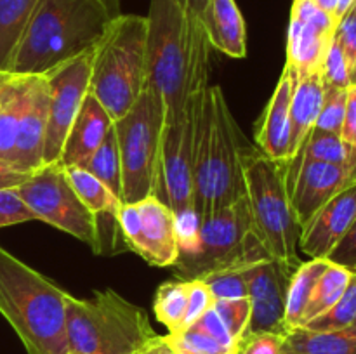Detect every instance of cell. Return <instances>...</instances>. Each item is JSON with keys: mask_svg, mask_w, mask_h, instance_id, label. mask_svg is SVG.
Wrapping results in <instances>:
<instances>
[{"mask_svg": "<svg viewBox=\"0 0 356 354\" xmlns=\"http://www.w3.org/2000/svg\"><path fill=\"white\" fill-rule=\"evenodd\" d=\"M351 9H353L355 12H356V0H355V3H353V7H351Z\"/></svg>", "mask_w": 356, "mask_h": 354, "instance_id": "cell-52", "label": "cell"}, {"mask_svg": "<svg viewBox=\"0 0 356 354\" xmlns=\"http://www.w3.org/2000/svg\"><path fill=\"white\" fill-rule=\"evenodd\" d=\"M327 266H329L327 259H312L299 264V267L292 274L291 285H289L287 307H285V323L289 330L302 326V316H305L313 288Z\"/></svg>", "mask_w": 356, "mask_h": 354, "instance_id": "cell-26", "label": "cell"}, {"mask_svg": "<svg viewBox=\"0 0 356 354\" xmlns=\"http://www.w3.org/2000/svg\"><path fill=\"white\" fill-rule=\"evenodd\" d=\"M49 83L45 75H31L26 103L21 113L14 146L13 163L24 170H37L44 165V142L47 128Z\"/></svg>", "mask_w": 356, "mask_h": 354, "instance_id": "cell-17", "label": "cell"}, {"mask_svg": "<svg viewBox=\"0 0 356 354\" xmlns=\"http://www.w3.org/2000/svg\"><path fill=\"white\" fill-rule=\"evenodd\" d=\"M284 351L291 354H356V333L350 330L313 332L301 326L285 335Z\"/></svg>", "mask_w": 356, "mask_h": 354, "instance_id": "cell-24", "label": "cell"}, {"mask_svg": "<svg viewBox=\"0 0 356 354\" xmlns=\"http://www.w3.org/2000/svg\"><path fill=\"white\" fill-rule=\"evenodd\" d=\"M334 40L339 44L348 66L353 75L356 68V12L353 9L348 10L339 21H337L336 31H334Z\"/></svg>", "mask_w": 356, "mask_h": 354, "instance_id": "cell-39", "label": "cell"}, {"mask_svg": "<svg viewBox=\"0 0 356 354\" xmlns=\"http://www.w3.org/2000/svg\"><path fill=\"white\" fill-rule=\"evenodd\" d=\"M35 221L54 226L59 231L87 243L96 253H103V231L96 215L82 203L73 189L65 167L47 163L33 170L16 187Z\"/></svg>", "mask_w": 356, "mask_h": 354, "instance_id": "cell-9", "label": "cell"}, {"mask_svg": "<svg viewBox=\"0 0 356 354\" xmlns=\"http://www.w3.org/2000/svg\"><path fill=\"white\" fill-rule=\"evenodd\" d=\"M145 87L165 104L167 121L184 115L193 30L176 0H149Z\"/></svg>", "mask_w": 356, "mask_h": 354, "instance_id": "cell-7", "label": "cell"}, {"mask_svg": "<svg viewBox=\"0 0 356 354\" xmlns=\"http://www.w3.org/2000/svg\"><path fill=\"white\" fill-rule=\"evenodd\" d=\"M146 16L122 14L94 49L89 92L110 117H124L145 89Z\"/></svg>", "mask_w": 356, "mask_h": 354, "instance_id": "cell-4", "label": "cell"}, {"mask_svg": "<svg viewBox=\"0 0 356 354\" xmlns=\"http://www.w3.org/2000/svg\"><path fill=\"white\" fill-rule=\"evenodd\" d=\"M351 280V271L343 266L329 262L327 269L316 281L315 288L312 292L308 305H306L305 316H302V326L308 321L315 319L316 316L329 311L334 304L341 298V295L346 290L348 283Z\"/></svg>", "mask_w": 356, "mask_h": 354, "instance_id": "cell-28", "label": "cell"}, {"mask_svg": "<svg viewBox=\"0 0 356 354\" xmlns=\"http://www.w3.org/2000/svg\"><path fill=\"white\" fill-rule=\"evenodd\" d=\"M356 184V167L325 162L287 163V189L299 226H305L327 201Z\"/></svg>", "mask_w": 356, "mask_h": 354, "instance_id": "cell-14", "label": "cell"}, {"mask_svg": "<svg viewBox=\"0 0 356 354\" xmlns=\"http://www.w3.org/2000/svg\"><path fill=\"white\" fill-rule=\"evenodd\" d=\"M287 163L261 149H243V180L254 231L271 257L299 266L301 226L289 196Z\"/></svg>", "mask_w": 356, "mask_h": 354, "instance_id": "cell-5", "label": "cell"}, {"mask_svg": "<svg viewBox=\"0 0 356 354\" xmlns=\"http://www.w3.org/2000/svg\"><path fill=\"white\" fill-rule=\"evenodd\" d=\"M176 2L186 16V19L191 23V26H202V16H204L209 0H176Z\"/></svg>", "mask_w": 356, "mask_h": 354, "instance_id": "cell-45", "label": "cell"}, {"mask_svg": "<svg viewBox=\"0 0 356 354\" xmlns=\"http://www.w3.org/2000/svg\"><path fill=\"white\" fill-rule=\"evenodd\" d=\"M31 75H0V158L13 162Z\"/></svg>", "mask_w": 356, "mask_h": 354, "instance_id": "cell-22", "label": "cell"}, {"mask_svg": "<svg viewBox=\"0 0 356 354\" xmlns=\"http://www.w3.org/2000/svg\"><path fill=\"white\" fill-rule=\"evenodd\" d=\"M31 174L33 172L21 169V167L9 162V160L0 158V191L16 189V187L21 186Z\"/></svg>", "mask_w": 356, "mask_h": 354, "instance_id": "cell-44", "label": "cell"}, {"mask_svg": "<svg viewBox=\"0 0 356 354\" xmlns=\"http://www.w3.org/2000/svg\"><path fill=\"white\" fill-rule=\"evenodd\" d=\"M325 162L336 165L356 167V148L332 132H323L313 127L291 163Z\"/></svg>", "mask_w": 356, "mask_h": 354, "instance_id": "cell-27", "label": "cell"}, {"mask_svg": "<svg viewBox=\"0 0 356 354\" xmlns=\"http://www.w3.org/2000/svg\"><path fill=\"white\" fill-rule=\"evenodd\" d=\"M214 295L209 290L207 285L202 280H191L190 281V292H188V304L186 312H184L183 328L193 325L195 321L202 318L209 309L214 307Z\"/></svg>", "mask_w": 356, "mask_h": 354, "instance_id": "cell-37", "label": "cell"}, {"mask_svg": "<svg viewBox=\"0 0 356 354\" xmlns=\"http://www.w3.org/2000/svg\"><path fill=\"white\" fill-rule=\"evenodd\" d=\"M113 125V118L110 117L103 104L92 96L87 94L66 134L65 144H63L61 155L58 163L61 167H83L89 162L99 144L103 142L104 135L108 134Z\"/></svg>", "mask_w": 356, "mask_h": 354, "instance_id": "cell-19", "label": "cell"}, {"mask_svg": "<svg viewBox=\"0 0 356 354\" xmlns=\"http://www.w3.org/2000/svg\"><path fill=\"white\" fill-rule=\"evenodd\" d=\"M202 26L211 47L229 58H245V23L235 0H209L202 16Z\"/></svg>", "mask_w": 356, "mask_h": 354, "instance_id": "cell-20", "label": "cell"}, {"mask_svg": "<svg viewBox=\"0 0 356 354\" xmlns=\"http://www.w3.org/2000/svg\"><path fill=\"white\" fill-rule=\"evenodd\" d=\"M165 120L163 101L145 87L134 106L113 121L120 149L122 203H134L155 191Z\"/></svg>", "mask_w": 356, "mask_h": 354, "instance_id": "cell-8", "label": "cell"}, {"mask_svg": "<svg viewBox=\"0 0 356 354\" xmlns=\"http://www.w3.org/2000/svg\"><path fill=\"white\" fill-rule=\"evenodd\" d=\"M298 267L275 257H266L243 269L249 301L252 305L245 337L256 333L287 335L291 332L285 323V307H287L289 285Z\"/></svg>", "mask_w": 356, "mask_h": 354, "instance_id": "cell-13", "label": "cell"}, {"mask_svg": "<svg viewBox=\"0 0 356 354\" xmlns=\"http://www.w3.org/2000/svg\"><path fill=\"white\" fill-rule=\"evenodd\" d=\"M313 2H315L320 9H323L325 12L332 14V16L336 17V9H337V2H339V0H313Z\"/></svg>", "mask_w": 356, "mask_h": 354, "instance_id": "cell-47", "label": "cell"}, {"mask_svg": "<svg viewBox=\"0 0 356 354\" xmlns=\"http://www.w3.org/2000/svg\"><path fill=\"white\" fill-rule=\"evenodd\" d=\"M190 281L170 280L159 287L153 301L156 319L167 326L169 333H177L183 328L184 312L188 304Z\"/></svg>", "mask_w": 356, "mask_h": 354, "instance_id": "cell-30", "label": "cell"}, {"mask_svg": "<svg viewBox=\"0 0 356 354\" xmlns=\"http://www.w3.org/2000/svg\"><path fill=\"white\" fill-rule=\"evenodd\" d=\"M66 335L72 353L139 354L159 333L143 307L113 288L94 292L90 298L66 297Z\"/></svg>", "mask_w": 356, "mask_h": 354, "instance_id": "cell-3", "label": "cell"}, {"mask_svg": "<svg viewBox=\"0 0 356 354\" xmlns=\"http://www.w3.org/2000/svg\"><path fill=\"white\" fill-rule=\"evenodd\" d=\"M336 26V17L313 0H296L287 31V65L298 75L320 71Z\"/></svg>", "mask_w": 356, "mask_h": 354, "instance_id": "cell-15", "label": "cell"}, {"mask_svg": "<svg viewBox=\"0 0 356 354\" xmlns=\"http://www.w3.org/2000/svg\"><path fill=\"white\" fill-rule=\"evenodd\" d=\"M83 169L92 174L94 177H97L101 183L106 184L111 193H115L122 200L120 149H118L115 125H111L99 148L94 151V155L83 165Z\"/></svg>", "mask_w": 356, "mask_h": 354, "instance_id": "cell-29", "label": "cell"}, {"mask_svg": "<svg viewBox=\"0 0 356 354\" xmlns=\"http://www.w3.org/2000/svg\"><path fill=\"white\" fill-rule=\"evenodd\" d=\"M285 335L278 333H256L247 335L240 344V354H282Z\"/></svg>", "mask_w": 356, "mask_h": 354, "instance_id": "cell-41", "label": "cell"}, {"mask_svg": "<svg viewBox=\"0 0 356 354\" xmlns=\"http://www.w3.org/2000/svg\"><path fill=\"white\" fill-rule=\"evenodd\" d=\"M346 101L348 87L343 89V87L325 85V83H323V101L322 108H320L318 118H316L315 128L341 135L344 113H346Z\"/></svg>", "mask_w": 356, "mask_h": 354, "instance_id": "cell-32", "label": "cell"}, {"mask_svg": "<svg viewBox=\"0 0 356 354\" xmlns=\"http://www.w3.org/2000/svg\"><path fill=\"white\" fill-rule=\"evenodd\" d=\"M327 260L346 267L351 273H356V219L350 226V229L344 233L343 238L339 239V243L330 250Z\"/></svg>", "mask_w": 356, "mask_h": 354, "instance_id": "cell-40", "label": "cell"}, {"mask_svg": "<svg viewBox=\"0 0 356 354\" xmlns=\"http://www.w3.org/2000/svg\"><path fill=\"white\" fill-rule=\"evenodd\" d=\"M139 354H177V351L174 349L165 335H156L155 339L146 344L145 349Z\"/></svg>", "mask_w": 356, "mask_h": 354, "instance_id": "cell-46", "label": "cell"}, {"mask_svg": "<svg viewBox=\"0 0 356 354\" xmlns=\"http://www.w3.org/2000/svg\"><path fill=\"white\" fill-rule=\"evenodd\" d=\"M68 354H79V353H72V351H70V353Z\"/></svg>", "mask_w": 356, "mask_h": 354, "instance_id": "cell-53", "label": "cell"}, {"mask_svg": "<svg viewBox=\"0 0 356 354\" xmlns=\"http://www.w3.org/2000/svg\"><path fill=\"white\" fill-rule=\"evenodd\" d=\"M125 248L156 267L174 266L179 257L176 215L155 194L122 203L117 215Z\"/></svg>", "mask_w": 356, "mask_h": 354, "instance_id": "cell-11", "label": "cell"}, {"mask_svg": "<svg viewBox=\"0 0 356 354\" xmlns=\"http://www.w3.org/2000/svg\"><path fill=\"white\" fill-rule=\"evenodd\" d=\"M174 349H176V347H174ZM176 351H177V354H191V353H186V351H179V349H176Z\"/></svg>", "mask_w": 356, "mask_h": 354, "instance_id": "cell-51", "label": "cell"}, {"mask_svg": "<svg viewBox=\"0 0 356 354\" xmlns=\"http://www.w3.org/2000/svg\"><path fill=\"white\" fill-rule=\"evenodd\" d=\"M271 257L254 231L247 196L200 219L193 250L177 257L179 280H204L225 269H245Z\"/></svg>", "mask_w": 356, "mask_h": 354, "instance_id": "cell-6", "label": "cell"}, {"mask_svg": "<svg viewBox=\"0 0 356 354\" xmlns=\"http://www.w3.org/2000/svg\"><path fill=\"white\" fill-rule=\"evenodd\" d=\"M193 325L198 326L200 330H204L207 335H211L212 339H216L219 344L228 347V349L238 351L240 353V344L233 339L232 333L228 332V328H226V325L222 323V319L219 318V314L216 312L214 307L209 309V311L205 312L198 321H195Z\"/></svg>", "mask_w": 356, "mask_h": 354, "instance_id": "cell-42", "label": "cell"}, {"mask_svg": "<svg viewBox=\"0 0 356 354\" xmlns=\"http://www.w3.org/2000/svg\"><path fill=\"white\" fill-rule=\"evenodd\" d=\"M165 337L176 349L186 351L191 354H240L238 351L228 349L222 344H219L218 340L212 339L211 335H207L204 330L195 325L188 326L177 333H169Z\"/></svg>", "mask_w": 356, "mask_h": 354, "instance_id": "cell-33", "label": "cell"}, {"mask_svg": "<svg viewBox=\"0 0 356 354\" xmlns=\"http://www.w3.org/2000/svg\"><path fill=\"white\" fill-rule=\"evenodd\" d=\"M356 219V184L327 201L301 228L299 248L309 259H327Z\"/></svg>", "mask_w": 356, "mask_h": 354, "instance_id": "cell-16", "label": "cell"}, {"mask_svg": "<svg viewBox=\"0 0 356 354\" xmlns=\"http://www.w3.org/2000/svg\"><path fill=\"white\" fill-rule=\"evenodd\" d=\"M66 174H68V179L75 193L79 194L82 203L96 215L97 221L101 219L117 221L122 200L117 194L111 193L106 184L87 172L83 167H66Z\"/></svg>", "mask_w": 356, "mask_h": 354, "instance_id": "cell-25", "label": "cell"}, {"mask_svg": "<svg viewBox=\"0 0 356 354\" xmlns=\"http://www.w3.org/2000/svg\"><path fill=\"white\" fill-rule=\"evenodd\" d=\"M37 0H0V75L10 73Z\"/></svg>", "mask_w": 356, "mask_h": 354, "instance_id": "cell-23", "label": "cell"}, {"mask_svg": "<svg viewBox=\"0 0 356 354\" xmlns=\"http://www.w3.org/2000/svg\"><path fill=\"white\" fill-rule=\"evenodd\" d=\"M66 294L52 280L0 246V314L26 354H68Z\"/></svg>", "mask_w": 356, "mask_h": 354, "instance_id": "cell-2", "label": "cell"}, {"mask_svg": "<svg viewBox=\"0 0 356 354\" xmlns=\"http://www.w3.org/2000/svg\"><path fill=\"white\" fill-rule=\"evenodd\" d=\"M323 101L322 73L298 75L291 101V160L313 130ZM289 160V162H291Z\"/></svg>", "mask_w": 356, "mask_h": 354, "instance_id": "cell-21", "label": "cell"}, {"mask_svg": "<svg viewBox=\"0 0 356 354\" xmlns=\"http://www.w3.org/2000/svg\"><path fill=\"white\" fill-rule=\"evenodd\" d=\"M351 83H355V85H356V68H355L353 75H351Z\"/></svg>", "mask_w": 356, "mask_h": 354, "instance_id": "cell-50", "label": "cell"}, {"mask_svg": "<svg viewBox=\"0 0 356 354\" xmlns=\"http://www.w3.org/2000/svg\"><path fill=\"white\" fill-rule=\"evenodd\" d=\"M320 73H322V80L325 85L343 87V89L351 85V69L348 66L339 44L334 38L330 42L325 58H323Z\"/></svg>", "mask_w": 356, "mask_h": 354, "instance_id": "cell-36", "label": "cell"}, {"mask_svg": "<svg viewBox=\"0 0 356 354\" xmlns=\"http://www.w3.org/2000/svg\"><path fill=\"white\" fill-rule=\"evenodd\" d=\"M296 78L298 71L285 62L280 80L256 132V142L261 151L280 162L291 160V101Z\"/></svg>", "mask_w": 356, "mask_h": 354, "instance_id": "cell-18", "label": "cell"}, {"mask_svg": "<svg viewBox=\"0 0 356 354\" xmlns=\"http://www.w3.org/2000/svg\"><path fill=\"white\" fill-rule=\"evenodd\" d=\"M205 285L214 295V301H228V298H245L249 297L247 292L243 269H225L205 276Z\"/></svg>", "mask_w": 356, "mask_h": 354, "instance_id": "cell-35", "label": "cell"}, {"mask_svg": "<svg viewBox=\"0 0 356 354\" xmlns=\"http://www.w3.org/2000/svg\"><path fill=\"white\" fill-rule=\"evenodd\" d=\"M282 354H291V353H285V351H284V353H282Z\"/></svg>", "mask_w": 356, "mask_h": 354, "instance_id": "cell-54", "label": "cell"}, {"mask_svg": "<svg viewBox=\"0 0 356 354\" xmlns=\"http://www.w3.org/2000/svg\"><path fill=\"white\" fill-rule=\"evenodd\" d=\"M294 2H296V0H294Z\"/></svg>", "mask_w": 356, "mask_h": 354, "instance_id": "cell-55", "label": "cell"}, {"mask_svg": "<svg viewBox=\"0 0 356 354\" xmlns=\"http://www.w3.org/2000/svg\"><path fill=\"white\" fill-rule=\"evenodd\" d=\"M94 49L61 62L47 73L49 111L44 142V165L58 163L66 134L89 94Z\"/></svg>", "mask_w": 356, "mask_h": 354, "instance_id": "cell-12", "label": "cell"}, {"mask_svg": "<svg viewBox=\"0 0 356 354\" xmlns=\"http://www.w3.org/2000/svg\"><path fill=\"white\" fill-rule=\"evenodd\" d=\"M118 16L122 0H37L10 75H47L92 51Z\"/></svg>", "mask_w": 356, "mask_h": 354, "instance_id": "cell-1", "label": "cell"}, {"mask_svg": "<svg viewBox=\"0 0 356 354\" xmlns=\"http://www.w3.org/2000/svg\"><path fill=\"white\" fill-rule=\"evenodd\" d=\"M214 309L226 325L228 332L233 339L242 344L249 328L250 314H252V305L249 297L245 298H228V301H216Z\"/></svg>", "mask_w": 356, "mask_h": 354, "instance_id": "cell-34", "label": "cell"}, {"mask_svg": "<svg viewBox=\"0 0 356 354\" xmlns=\"http://www.w3.org/2000/svg\"><path fill=\"white\" fill-rule=\"evenodd\" d=\"M356 318V273H351V280L339 301L315 319L306 323L302 328L313 332H336L350 328Z\"/></svg>", "mask_w": 356, "mask_h": 354, "instance_id": "cell-31", "label": "cell"}, {"mask_svg": "<svg viewBox=\"0 0 356 354\" xmlns=\"http://www.w3.org/2000/svg\"><path fill=\"white\" fill-rule=\"evenodd\" d=\"M346 330H350V332H353V333H356V318H355V321L351 323V326L350 328H346Z\"/></svg>", "mask_w": 356, "mask_h": 354, "instance_id": "cell-49", "label": "cell"}, {"mask_svg": "<svg viewBox=\"0 0 356 354\" xmlns=\"http://www.w3.org/2000/svg\"><path fill=\"white\" fill-rule=\"evenodd\" d=\"M353 3H355V0H339V2H337V9H336V19L339 21L341 17H343L344 14H346L348 10L353 7Z\"/></svg>", "mask_w": 356, "mask_h": 354, "instance_id": "cell-48", "label": "cell"}, {"mask_svg": "<svg viewBox=\"0 0 356 354\" xmlns=\"http://www.w3.org/2000/svg\"><path fill=\"white\" fill-rule=\"evenodd\" d=\"M341 139L356 148V85L355 83H351V85L348 87L346 113H344L343 128H341Z\"/></svg>", "mask_w": 356, "mask_h": 354, "instance_id": "cell-43", "label": "cell"}, {"mask_svg": "<svg viewBox=\"0 0 356 354\" xmlns=\"http://www.w3.org/2000/svg\"><path fill=\"white\" fill-rule=\"evenodd\" d=\"M211 148L207 172V214L235 203L245 196L243 146L240 128L233 118L225 92L211 87ZM205 214V215H207Z\"/></svg>", "mask_w": 356, "mask_h": 354, "instance_id": "cell-10", "label": "cell"}, {"mask_svg": "<svg viewBox=\"0 0 356 354\" xmlns=\"http://www.w3.org/2000/svg\"><path fill=\"white\" fill-rule=\"evenodd\" d=\"M35 221L33 214L17 196L16 189L0 191V229Z\"/></svg>", "mask_w": 356, "mask_h": 354, "instance_id": "cell-38", "label": "cell"}]
</instances>
